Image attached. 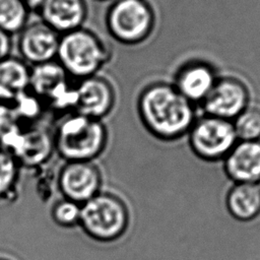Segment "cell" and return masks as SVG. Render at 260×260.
I'll return each mask as SVG.
<instances>
[{"instance_id": "obj_1", "label": "cell", "mask_w": 260, "mask_h": 260, "mask_svg": "<svg viewBox=\"0 0 260 260\" xmlns=\"http://www.w3.org/2000/svg\"><path fill=\"white\" fill-rule=\"evenodd\" d=\"M137 112L145 129L168 142L187 135L197 118L196 106L167 81L151 82L140 91Z\"/></svg>"}, {"instance_id": "obj_2", "label": "cell", "mask_w": 260, "mask_h": 260, "mask_svg": "<svg viewBox=\"0 0 260 260\" xmlns=\"http://www.w3.org/2000/svg\"><path fill=\"white\" fill-rule=\"evenodd\" d=\"M107 139L102 120L76 112L66 116L54 132L55 150L68 161H90L104 150Z\"/></svg>"}, {"instance_id": "obj_3", "label": "cell", "mask_w": 260, "mask_h": 260, "mask_svg": "<svg viewBox=\"0 0 260 260\" xmlns=\"http://www.w3.org/2000/svg\"><path fill=\"white\" fill-rule=\"evenodd\" d=\"M109 57L104 42L89 29L80 27L60 36L56 61L69 76L82 79L95 75Z\"/></svg>"}, {"instance_id": "obj_4", "label": "cell", "mask_w": 260, "mask_h": 260, "mask_svg": "<svg viewBox=\"0 0 260 260\" xmlns=\"http://www.w3.org/2000/svg\"><path fill=\"white\" fill-rule=\"evenodd\" d=\"M109 34L125 45L146 41L155 26V13L146 0H116L106 15Z\"/></svg>"}, {"instance_id": "obj_5", "label": "cell", "mask_w": 260, "mask_h": 260, "mask_svg": "<svg viewBox=\"0 0 260 260\" xmlns=\"http://www.w3.org/2000/svg\"><path fill=\"white\" fill-rule=\"evenodd\" d=\"M79 223L88 236L100 241H112L126 231L128 210L118 197L98 193L81 206Z\"/></svg>"}, {"instance_id": "obj_6", "label": "cell", "mask_w": 260, "mask_h": 260, "mask_svg": "<svg viewBox=\"0 0 260 260\" xmlns=\"http://www.w3.org/2000/svg\"><path fill=\"white\" fill-rule=\"evenodd\" d=\"M67 72L57 61L30 66L29 90L45 108L55 112L75 110L76 85L69 82Z\"/></svg>"}, {"instance_id": "obj_7", "label": "cell", "mask_w": 260, "mask_h": 260, "mask_svg": "<svg viewBox=\"0 0 260 260\" xmlns=\"http://www.w3.org/2000/svg\"><path fill=\"white\" fill-rule=\"evenodd\" d=\"M187 136L192 152L206 161L222 160L238 141L232 121L204 114L196 118Z\"/></svg>"}, {"instance_id": "obj_8", "label": "cell", "mask_w": 260, "mask_h": 260, "mask_svg": "<svg viewBox=\"0 0 260 260\" xmlns=\"http://www.w3.org/2000/svg\"><path fill=\"white\" fill-rule=\"evenodd\" d=\"M19 166L36 168L45 164L55 149L54 133L38 123L18 125L1 140Z\"/></svg>"}, {"instance_id": "obj_9", "label": "cell", "mask_w": 260, "mask_h": 260, "mask_svg": "<svg viewBox=\"0 0 260 260\" xmlns=\"http://www.w3.org/2000/svg\"><path fill=\"white\" fill-rule=\"evenodd\" d=\"M251 92L241 78L234 75L218 76L212 89L201 103L204 115L233 121L250 106Z\"/></svg>"}, {"instance_id": "obj_10", "label": "cell", "mask_w": 260, "mask_h": 260, "mask_svg": "<svg viewBox=\"0 0 260 260\" xmlns=\"http://www.w3.org/2000/svg\"><path fill=\"white\" fill-rule=\"evenodd\" d=\"M218 76L216 69L209 62L191 59L176 70L172 84L186 100L195 106H200Z\"/></svg>"}, {"instance_id": "obj_11", "label": "cell", "mask_w": 260, "mask_h": 260, "mask_svg": "<svg viewBox=\"0 0 260 260\" xmlns=\"http://www.w3.org/2000/svg\"><path fill=\"white\" fill-rule=\"evenodd\" d=\"M60 36L42 20L27 23L19 32L18 51L21 59L31 66L54 61Z\"/></svg>"}, {"instance_id": "obj_12", "label": "cell", "mask_w": 260, "mask_h": 260, "mask_svg": "<svg viewBox=\"0 0 260 260\" xmlns=\"http://www.w3.org/2000/svg\"><path fill=\"white\" fill-rule=\"evenodd\" d=\"M58 181L65 198L80 204L99 193L102 180L99 169L91 161H68Z\"/></svg>"}, {"instance_id": "obj_13", "label": "cell", "mask_w": 260, "mask_h": 260, "mask_svg": "<svg viewBox=\"0 0 260 260\" xmlns=\"http://www.w3.org/2000/svg\"><path fill=\"white\" fill-rule=\"evenodd\" d=\"M76 93L74 112L86 117L102 120L115 105L116 94L113 84L96 74L80 79L76 84Z\"/></svg>"}, {"instance_id": "obj_14", "label": "cell", "mask_w": 260, "mask_h": 260, "mask_svg": "<svg viewBox=\"0 0 260 260\" xmlns=\"http://www.w3.org/2000/svg\"><path fill=\"white\" fill-rule=\"evenodd\" d=\"M222 160L225 174L236 183L260 182V139L238 140Z\"/></svg>"}, {"instance_id": "obj_15", "label": "cell", "mask_w": 260, "mask_h": 260, "mask_svg": "<svg viewBox=\"0 0 260 260\" xmlns=\"http://www.w3.org/2000/svg\"><path fill=\"white\" fill-rule=\"evenodd\" d=\"M39 11L42 21L63 35L82 27L87 5L85 0H45Z\"/></svg>"}, {"instance_id": "obj_16", "label": "cell", "mask_w": 260, "mask_h": 260, "mask_svg": "<svg viewBox=\"0 0 260 260\" xmlns=\"http://www.w3.org/2000/svg\"><path fill=\"white\" fill-rule=\"evenodd\" d=\"M30 66L21 58L8 56L0 60V103L11 104L29 90Z\"/></svg>"}, {"instance_id": "obj_17", "label": "cell", "mask_w": 260, "mask_h": 260, "mask_svg": "<svg viewBox=\"0 0 260 260\" xmlns=\"http://www.w3.org/2000/svg\"><path fill=\"white\" fill-rule=\"evenodd\" d=\"M226 206L231 214L239 220L255 218L260 213V184L236 183L229 191Z\"/></svg>"}, {"instance_id": "obj_18", "label": "cell", "mask_w": 260, "mask_h": 260, "mask_svg": "<svg viewBox=\"0 0 260 260\" xmlns=\"http://www.w3.org/2000/svg\"><path fill=\"white\" fill-rule=\"evenodd\" d=\"M28 13L23 0H0V29L8 35L20 32L27 24Z\"/></svg>"}, {"instance_id": "obj_19", "label": "cell", "mask_w": 260, "mask_h": 260, "mask_svg": "<svg viewBox=\"0 0 260 260\" xmlns=\"http://www.w3.org/2000/svg\"><path fill=\"white\" fill-rule=\"evenodd\" d=\"M238 140L260 139V108L257 106L247 107L233 121Z\"/></svg>"}, {"instance_id": "obj_20", "label": "cell", "mask_w": 260, "mask_h": 260, "mask_svg": "<svg viewBox=\"0 0 260 260\" xmlns=\"http://www.w3.org/2000/svg\"><path fill=\"white\" fill-rule=\"evenodd\" d=\"M14 115L21 125L37 123L43 110L45 109L41 100L30 90L20 94L13 103L10 104Z\"/></svg>"}, {"instance_id": "obj_21", "label": "cell", "mask_w": 260, "mask_h": 260, "mask_svg": "<svg viewBox=\"0 0 260 260\" xmlns=\"http://www.w3.org/2000/svg\"><path fill=\"white\" fill-rule=\"evenodd\" d=\"M19 164L14 156L0 145V198L12 192L18 179Z\"/></svg>"}, {"instance_id": "obj_22", "label": "cell", "mask_w": 260, "mask_h": 260, "mask_svg": "<svg viewBox=\"0 0 260 260\" xmlns=\"http://www.w3.org/2000/svg\"><path fill=\"white\" fill-rule=\"evenodd\" d=\"M80 209L78 203L69 199L58 201L52 210L54 220L62 226H73L79 222Z\"/></svg>"}, {"instance_id": "obj_23", "label": "cell", "mask_w": 260, "mask_h": 260, "mask_svg": "<svg viewBox=\"0 0 260 260\" xmlns=\"http://www.w3.org/2000/svg\"><path fill=\"white\" fill-rule=\"evenodd\" d=\"M19 124L9 104L0 103V140Z\"/></svg>"}, {"instance_id": "obj_24", "label": "cell", "mask_w": 260, "mask_h": 260, "mask_svg": "<svg viewBox=\"0 0 260 260\" xmlns=\"http://www.w3.org/2000/svg\"><path fill=\"white\" fill-rule=\"evenodd\" d=\"M11 50L10 35L0 29V60L9 56Z\"/></svg>"}, {"instance_id": "obj_25", "label": "cell", "mask_w": 260, "mask_h": 260, "mask_svg": "<svg viewBox=\"0 0 260 260\" xmlns=\"http://www.w3.org/2000/svg\"><path fill=\"white\" fill-rule=\"evenodd\" d=\"M45 0H23L26 6L30 9H40Z\"/></svg>"}, {"instance_id": "obj_26", "label": "cell", "mask_w": 260, "mask_h": 260, "mask_svg": "<svg viewBox=\"0 0 260 260\" xmlns=\"http://www.w3.org/2000/svg\"><path fill=\"white\" fill-rule=\"evenodd\" d=\"M0 260H6V259H0Z\"/></svg>"}]
</instances>
